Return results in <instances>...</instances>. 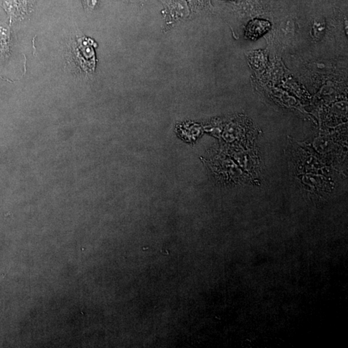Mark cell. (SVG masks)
Wrapping results in <instances>:
<instances>
[{"label":"cell","instance_id":"obj_1","mask_svg":"<svg viewBox=\"0 0 348 348\" xmlns=\"http://www.w3.org/2000/svg\"><path fill=\"white\" fill-rule=\"evenodd\" d=\"M270 22L264 20H254L246 27V36L249 39L256 40L270 29Z\"/></svg>","mask_w":348,"mask_h":348},{"label":"cell","instance_id":"obj_2","mask_svg":"<svg viewBox=\"0 0 348 348\" xmlns=\"http://www.w3.org/2000/svg\"><path fill=\"white\" fill-rule=\"evenodd\" d=\"M11 31L9 26L0 22V56H5L9 54Z\"/></svg>","mask_w":348,"mask_h":348},{"label":"cell","instance_id":"obj_3","mask_svg":"<svg viewBox=\"0 0 348 348\" xmlns=\"http://www.w3.org/2000/svg\"><path fill=\"white\" fill-rule=\"evenodd\" d=\"M100 0H82L83 5L87 13H90L98 5Z\"/></svg>","mask_w":348,"mask_h":348}]
</instances>
